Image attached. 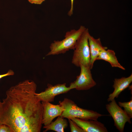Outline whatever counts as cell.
Masks as SVG:
<instances>
[{"mask_svg": "<svg viewBox=\"0 0 132 132\" xmlns=\"http://www.w3.org/2000/svg\"><path fill=\"white\" fill-rule=\"evenodd\" d=\"M37 85L33 81L25 80L6 91L0 101V125L8 126L12 132H40L43 107L36 96Z\"/></svg>", "mask_w": 132, "mask_h": 132, "instance_id": "obj_1", "label": "cell"}, {"mask_svg": "<svg viewBox=\"0 0 132 132\" xmlns=\"http://www.w3.org/2000/svg\"><path fill=\"white\" fill-rule=\"evenodd\" d=\"M86 29L82 25L77 30L73 29L66 32L63 39L54 41L51 44L50 51L46 55L64 54L70 50H73L77 41Z\"/></svg>", "mask_w": 132, "mask_h": 132, "instance_id": "obj_2", "label": "cell"}, {"mask_svg": "<svg viewBox=\"0 0 132 132\" xmlns=\"http://www.w3.org/2000/svg\"><path fill=\"white\" fill-rule=\"evenodd\" d=\"M59 104L64 109L60 116L68 119L75 118L97 120L99 118L104 116L96 111L79 107L74 101L67 98H65L62 101H59Z\"/></svg>", "mask_w": 132, "mask_h": 132, "instance_id": "obj_3", "label": "cell"}, {"mask_svg": "<svg viewBox=\"0 0 132 132\" xmlns=\"http://www.w3.org/2000/svg\"><path fill=\"white\" fill-rule=\"evenodd\" d=\"M89 34L86 28L77 41L74 49L72 63L80 67L83 65L91 67L90 55L88 41Z\"/></svg>", "mask_w": 132, "mask_h": 132, "instance_id": "obj_4", "label": "cell"}, {"mask_svg": "<svg viewBox=\"0 0 132 132\" xmlns=\"http://www.w3.org/2000/svg\"><path fill=\"white\" fill-rule=\"evenodd\" d=\"M106 105V107L114 122V125L120 132L124 131L127 122L131 123V118L117 103L114 99Z\"/></svg>", "mask_w": 132, "mask_h": 132, "instance_id": "obj_5", "label": "cell"}, {"mask_svg": "<svg viewBox=\"0 0 132 132\" xmlns=\"http://www.w3.org/2000/svg\"><path fill=\"white\" fill-rule=\"evenodd\" d=\"M80 67L79 75L69 86L78 90H88L97 84L93 78L91 70V69L89 67L83 65H81Z\"/></svg>", "mask_w": 132, "mask_h": 132, "instance_id": "obj_6", "label": "cell"}, {"mask_svg": "<svg viewBox=\"0 0 132 132\" xmlns=\"http://www.w3.org/2000/svg\"><path fill=\"white\" fill-rule=\"evenodd\" d=\"M66 84H58L55 85L48 84L45 90L39 93L35 94L36 97L41 102H53L55 96L60 94L66 93L73 89L69 86L67 87Z\"/></svg>", "mask_w": 132, "mask_h": 132, "instance_id": "obj_7", "label": "cell"}, {"mask_svg": "<svg viewBox=\"0 0 132 132\" xmlns=\"http://www.w3.org/2000/svg\"><path fill=\"white\" fill-rule=\"evenodd\" d=\"M43 107L42 123L44 126L50 124L55 118L60 116L64 109L60 104L54 105L48 102L42 101Z\"/></svg>", "mask_w": 132, "mask_h": 132, "instance_id": "obj_8", "label": "cell"}, {"mask_svg": "<svg viewBox=\"0 0 132 132\" xmlns=\"http://www.w3.org/2000/svg\"><path fill=\"white\" fill-rule=\"evenodd\" d=\"M85 132H107L104 124L98 120H85L73 118L71 119Z\"/></svg>", "mask_w": 132, "mask_h": 132, "instance_id": "obj_9", "label": "cell"}, {"mask_svg": "<svg viewBox=\"0 0 132 132\" xmlns=\"http://www.w3.org/2000/svg\"><path fill=\"white\" fill-rule=\"evenodd\" d=\"M132 82V74L127 77L115 79L113 86L114 90L109 95L107 101H110L115 98H117L122 91L129 87Z\"/></svg>", "mask_w": 132, "mask_h": 132, "instance_id": "obj_10", "label": "cell"}, {"mask_svg": "<svg viewBox=\"0 0 132 132\" xmlns=\"http://www.w3.org/2000/svg\"><path fill=\"white\" fill-rule=\"evenodd\" d=\"M88 41L90 55L91 67L92 69L100 52L103 50L107 49V48L102 45L100 38H95L90 34L88 36Z\"/></svg>", "mask_w": 132, "mask_h": 132, "instance_id": "obj_11", "label": "cell"}, {"mask_svg": "<svg viewBox=\"0 0 132 132\" xmlns=\"http://www.w3.org/2000/svg\"><path fill=\"white\" fill-rule=\"evenodd\" d=\"M102 60L108 62L112 67L125 70V69L118 62L114 51L110 49L103 50L100 53L97 60Z\"/></svg>", "mask_w": 132, "mask_h": 132, "instance_id": "obj_12", "label": "cell"}, {"mask_svg": "<svg viewBox=\"0 0 132 132\" xmlns=\"http://www.w3.org/2000/svg\"><path fill=\"white\" fill-rule=\"evenodd\" d=\"M68 126V122L65 118L60 116L58 117L54 121H52L50 124L44 126L43 128L45 129L43 132H46L52 130L57 132H64V130Z\"/></svg>", "mask_w": 132, "mask_h": 132, "instance_id": "obj_13", "label": "cell"}, {"mask_svg": "<svg viewBox=\"0 0 132 132\" xmlns=\"http://www.w3.org/2000/svg\"><path fill=\"white\" fill-rule=\"evenodd\" d=\"M118 105L121 107H123L124 110L130 117L132 118V99L127 102H118Z\"/></svg>", "mask_w": 132, "mask_h": 132, "instance_id": "obj_14", "label": "cell"}, {"mask_svg": "<svg viewBox=\"0 0 132 132\" xmlns=\"http://www.w3.org/2000/svg\"><path fill=\"white\" fill-rule=\"evenodd\" d=\"M71 132H85L74 121L70 119H68Z\"/></svg>", "mask_w": 132, "mask_h": 132, "instance_id": "obj_15", "label": "cell"}, {"mask_svg": "<svg viewBox=\"0 0 132 132\" xmlns=\"http://www.w3.org/2000/svg\"><path fill=\"white\" fill-rule=\"evenodd\" d=\"M0 132H12L10 128L8 125L2 124L0 125Z\"/></svg>", "mask_w": 132, "mask_h": 132, "instance_id": "obj_16", "label": "cell"}, {"mask_svg": "<svg viewBox=\"0 0 132 132\" xmlns=\"http://www.w3.org/2000/svg\"><path fill=\"white\" fill-rule=\"evenodd\" d=\"M14 74V72L12 70H10L6 73L0 75V79L3 77L7 76L13 75Z\"/></svg>", "mask_w": 132, "mask_h": 132, "instance_id": "obj_17", "label": "cell"}, {"mask_svg": "<svg viewBox=\"0 0 132 132\" xmlns=\"http://www.w3.org/2000/svg\"><path fill=\"white\" fill-rule=\"evenodd\" d=\"M74 0H71V6L70 9L68 12V14L69 16H71L73 12V2Z\"/></svg>", "mask_w": 132, "mask_h": 132, "instance_id": "obj_18", "label": "cell"}, {"mask_svg": "<svg viewBox=\"0 0 132 132\" xmlns=\"http://www.w3.org/2000/svg\"><path fill=\"white\" fill-rule=\"evenodd\" d=\"M31 3L40 4L45 0H28Z\"/></svg>", "mask_w": 132, "mask_h": 132, "instance_id": "obj_19", "label": "cell"}]
</instances>
